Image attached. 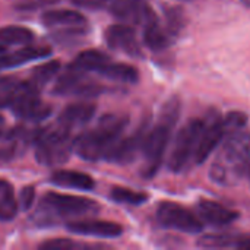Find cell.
I'll list each match as a JSON object with an SVG mask.
<instances>
[{"mask_svg": "<svg viewBox=\"0 0 250 250\" xmlns=\"http://www.w3.org/2000/svg\"><path fill=\"white\" fill-rule=\"evenodd\" d=\"M179 114H180L179 100L177 98L168 100L161 110L157 126L148 130L142 146V152L145 157V164L142 168L144 177L146 179L154 177L155 173L160 170V166L163 163L164 154L168 146L171 130L179 120Z\"/></svg>", "mask_w": 250, "mask_h": 250, "instance_id": "obj_3", "label": "cell"}, {"mask_svg": "<svg viewBox=\"0 0 250 250\" xmlns=\"http://www.w3.org/2000/svg\"><path fill=\"white\" fill-rule=\"evenodd\" d=\"M66 229L73 234L94 236L103 239H114L123 234V227L111 221H98V220H79L70 221L66 224Z\"/></svg>", "mask_w": 250, "mask_h": 250, "instance_id": "obj_12", "label": "cell"}, {"mask_svg": "<svg viewBox=\"0 0 250 250\" xmlns=\"http://www.w3.org/2000/svg\"><path fill=\"white\" fill-rule=\"evenodd\" d=\"M76 248H86L83 245H78L75 242H72L70 239H53L48 242H44L42 245H40V249L42 250H72Z\"/></svg>", "mask_w": 250, "mask_h": 250, "instance_id": "obj_26", "label": "cell"}, {"mask_svg": "<svg viewBox=\"0 0 250 250\" xmlns=\"http://www.w3.org/2000/svg\"><path fill=\"white\" fill-rule=\"evenodd\" d=\"M72 3L78 7H83V9H103L105 6L104 0H72Z\"/></svg>", "mask_w": 250, "mask_h": 250, "instance_id": "obj_28", "label": "cell"}, {"mask_svg": "<svg viewBox=\"0 0 250 250\" xmlns=\"http://www.w3.org/2000/svg\"><path fill=\"white\" fill-rule=\"evenodd\" d=\"M111 59L100 50H86L76 56V59L70 63V67L82 72H98Z\"/></svg>", "mask_w": 250, "mask_h": 250, "instance_id": "obj_20", "label": "cell"}, {"mask_svg": "<svg viewBox=\"0 0 250 250\" xmlns=\"http://www.w3.org/2000/svg\"><path fill=\"white\" fill-rule=\"evenodd\" d=\"M4 51H6V48H4V47H3V45L0 44V54H3Z\"/></svg>", "mask_w": 250, "mask_h": 250, "instance_id": "obj_33", "label": "cell"}, {"mask_svg": "<svg viewBox=\"0 0 250 250\" xmlns=\"http://www.w3.org/2000/svg\"><path fill=\"white\" fill-rule=\"evenodd\" d=\"M250 133L242 129L229 135L209 168L212 183L220 186H234L249 171Z\"/></svg>", "mask_w": 250, "mask_h": 250, "instance_id": "obj_1", "label": "cell"}, {"mask_svg": "<svg viewBox=\"0 0 250 250\" xmlns=\"http://www.w3.org/2000/svg\"><path fill=\"white\" fill-rule=\"evenodd\" d=\"M56 0H28V1H22L19 3L16 7L18 9H22V10H34V9H38V7H42L48 3H54Z\"/></svg>", "mask_w": 250, "mask_h": 250, "instance_id": "obj_29", "label": "cell"}, {"mask_svg": "<svg viewBox=\"0 0 250 250\" xmlns=\"http://www.w3.org/2000/svg\"><path fill=\"white\" fill-rule=\"evenodd\" d=\"M158 223L171 230H177L188 234H198L204 230V223L198 214L176 202H163L157 209Z\"/></svg>", "mask_w": 250, "mask_h": 250, "instance_id": "obj_7", "label": "cell"}, {"mask_svg": "<svg viewBox=\"0 0 250 250\" xmlns=\"http://www.w3.org/2000/svg\"><path fill=\"white\" fill-rule=\"evenodd\" d=\"M86 21L82 13L69 9H53L42 15L45 26H81Z\"/></svg>", "mask_w": 250, "mask_h": 250, "instance_id": "obj_18", "label": "cell"}, {"mask_svg": "<svg viewBox=\"0 0 250 250\" xmlns=\"http://www.w3.org/2000/svg\"><path fill=\"white\" fill-rule=\"evenodd\" d=\"M240 1H242L246 7H250V0H240Z\"/></svg>", "mask_w": 250, "mask_h": 250, "instance_id": "obj_32", "label": "cell"}, {"mask_svg": "<svg viewBox=\"0 0 250 250\" xmlns=\"http://www.w3.org/2000/svg\"><path fill=\"white\" fill-rule=\"evenodd\" d=\"M196 214L202 220V223L214 227H226L239 220V212L208 199L199 201V204L196 205Z\"/></svg>", "mask_w": 250, "mask_h": 250, "instance_id": "obj_13", "label": "cell"}, {"mask_svg": "<svg viewBox=\"0 0 250 250\" xmlns=\"http://www.w3.org/2000/svg\"><path fill=\"white\" fill-rule=\"evenodd\" d=\"M34 40V32L29 28L10 25L0 28V42L3 44H29Z\"/></svg>", "mask_w": 250, "mask_h": 250, "instance_id": "obj_22", "label": "cell"}, {"mask_svg": "<svg viewBox=\"0 0 250 250\" xmlns=\"http://www.w3.org/2000/svg\"><path fill=\"white\" fill-rule=\"evenodd\" d=\"M4 135V119L3 116H0V136Z\"/></svg>", "mask_w": 250, "mask_h": 250, "instance_id": "obj_31", "label": "cell"}, {"mask_svg": "<svg viewBox=\"0 0 250 250\" xmlns=\"http://www.w3.org/2000/svg\"><path fill=\"white\" fill-rule=\"evenodd\" d=\"M100 205L88 198L48 192L42 196L34 220L40 226H51L66 218L86 217L97 214Z\"/></svg>", "mask_w": 250, "mask_h": 250, "instance_id": "obj_4", "label": "cell"}, {"mask_svg": "<svg viewBox=\"0 0 250 250\" xmlns=\"http://www.w3.org/2000/svg\"><path fill=\"white\" fill-rule=\"evenodd\" d=\"M35 158L40 164L47 167H57L69 161L73 151V141L70 139V129L62 123L44 127L35 139Z\"/></svg>", "mask_w": 250, "mask_h": 250, "instance_id": "obj_5", "label": "cell"}, {"mask_svg": "<svg viewBox=\"0 0 250 250\" xmlns=\"http://www.w3.org/2000/svg\"><path fill=\"white\" fill-rule=\"evenodd\" d=\"M19 209L15 199L13 188L9 182L0 179V221H12Z\"/></svg>", "mask_w": 250, "mask_h": 250, "instance_id": "obj_21", "label": "cell"}, {"mask_svg": "<svg viewBox=\"0 0 250 250\" xmlns=\"http://www.w3.org/2000/svg\"><path fill=\"white\" fill-rule=\"evenodd\" d=\"M60 70V62L59 60H51L47 63H42L40 66H35L32 69V78L29 79L31 82H34L40 89L44 83H47L48 81H51Z\"/></svg>", "mask_w": 250, "mask_h": 250, "instance_id": "obj_25", "label": "cell"}, {"mask_svg": "<svg viewBox=\"0 0 250 250\" xmlns=\"http://www.w3.org/2000/svg\"><path fill=\"white\" fill-rule=\"evenodd\" d=\"M104 1H105V4H107V3H111V1H119V0H104Z\"/></svg>", "mask_w": 250, "mask_h": 250, "instance_id": "obj_34", "label": "cell"}, {"mask_svg": "<svg viewBox=\"0 0 250 250\" xmlns=\"http://www.w3.org/2000/svg\"><path fill=\"white\" fill-rule=\"evenodd\" d=\"M234 249H242V250H250V234L248 236H240L237 243H236V248Z\"/></svg>", "mask_w": 250, "mask_h": 250, "instance_id": "obj_30", "label": "cell"}, {"mask_svg": "<svg viewBox=\"0 0 250 250\" xmlns=\"http://www.w3.org/2000/svg\"><path fill=\"white\" fill-rule=\"evenodd\" d=\"M231 135L224 117H215L212 120H205V126L195 152L193 163L196 166L202 164L207 161V158L223 144V141Z\"/></svg>", "mask_w": 250, "mask_h": 250, "instance_id": "obj_9", "label": "cell"}, {"mask_svg": "<svg viewBox=\"0 0 250 250\" xmlns=\"http://www.w3.org/2000/svg\"><path fill=\"white\" fill-rule=\"evenodd\" d=\"M98 73L111 81L125 82V83H136L139 81V72L136 67L130 64H125V63H114L111 60L105 63L98 70Z\"/></svg>", "mask_w": 250, "mask_h": 250, "instance_id": "obj_19", "label": "cell"}, {"mask_svg": "<svg viewBox=\"0 0 250 250\" xmlns=\"http://www.w3.org/2000/svg\"><path fill=\"white\" fill-rule=\"evenodd\" d=\"M105 42L111 50L122 51L130 57H141V45L136 38L135 29L129 23H117L107 28L105 34Z\"/></svg>", "mask_w": 250, "mask_h": 250, "instance_id": "obj_10", "label": "cell"}, {"mask_svg": "<svg viewBox=\"0 0 250 250\" xmlns=\"http://www.w3.org/2000/svg\"><path fill=\"white\" fill-rule=\"evenodd\" d=\"M50 182L56 186L66 189L78 190H92L95 188V180L85 173L70 171V170H57L51 174Z\"/></svg>", "mask_w": 250, "mask_h": 250, "instance_id": "obj_16", "label": "cell"}, {"mask_svg": "<svg viewBox=\"0 0 250 250\" xmlns=\"http://www.w3.org/2000/svg\"><path fill=\"white\" fill-rule=\"evenodd\" d=\"M248 173H249V177H250V166H249V171H248Z\"/></svg>", "mask_w": 250, "mask_h": 250, "instance_id": "obj_35", "label": "cell"}, {"mask_svg": "<svg viewBox=\"0 0 250 250\" xmlns=\"http://www.w3.org/2000/svg\"><path fill=\"white\" fill-rule=\"evenodd\" d=\"M95 105L92 103H75L63 108L59 116V123L69 127L70 130L76 126L88 123L95 114Z\"/></svg>", "mask_w": 250, "mask_h": 250, "instance_id": "obj_15", "label": "cell"}, {"mask_svg": "<svg viewBox=\"0 0 250 250\" xmlns=\"http://www.w3.org/2000/svg\"><path fill=\"white\" fill-rule=\"evenodd\" d=\"M35 201V189L32 186H25L22 190H21V196H19V207L23 209V211H28L32 204Z\"/></svg>", "mask_w": 250, "mask_h": 250, "instance_id": "obj_27", "label": "cell"}, {"mask_svg": "<svg viewBox=\"0 0 250 250\" xmlns=\"http://www.w3.org/2000/svg\"><path fill=\"white\" fill-rule=\"evenodd\" d=\"M146 133H148L146 125H142L129 138L119 139L111 146V149L104 155V158L107 161L116 163V164H129V163H132L136 158L138 152L142 151V146H144V141H145Z\"/></svg>", "mask_w": 250, "mask_h": 250, "instance_id": "obj_11", "label": "cell"}, {"mask_svg": "<svg viewBox=\"0 0 250 250\" xmlns=\"http://www.w3.org/2000/svg\"><path fill=\"white\" fill-rule=\"evenodd\" d=\"M240 236L234 234H207L198 240V246L204 249H226L236 248Z\"/></svg>", "mask_w": 250, "mask_h": 250, "instance_id": "obj_24", "label": "cell"}, {"mask_svg": "<svg viewBox=\"0 0 250 250\" xmlns=\"http://www.w3.org/2000/svg\"><path fill=\"white\" fill-rule=\"evenodd\" d=\"M176 32L177 29L170 23L164 26L160 23L158 18H155L144 26V44L152 51H163L173 44Z\"/></svg>", "mask_w": 250, "mask_h": 250, "instance_id": "obj_14", "label": "cell"}, {"mask_svg": "<svg viewBox=\"0 0 250 250\" xmlns=\"http://www.w3.org/2000/svg\"><path fill=\"white\" fill-rule=\"evenodd\" d=\"M50 53L51 51L47 47H23L15 53H9V54L3 53L0 54V69H10L28 62L45 59L50 56Z\"/></svg>", "mask_w": 250, "mask_h": 250, "instance_id": "obj_17", "label": "cell"}, {"mask_svg": "<svg viewBox=\"0 0 250 250\" xmlns=\"http://www.w3.org/2000/svg\"><path fill=\"white\" fill-rule=\"evenodd\" d=\"M103 92V85L88 79L85 76V72L73 69L70 66L63 75H60L53 88L54 95H73L81 98H94Z\"/></svg>", "mask_w": 250, "mask_h": 250, "instance_id": "obj_8", "label": "cell"}, {"mask_svg": "<svg viewBox=\"0 0 250 250\" xmlns=\"http://www.w3.org/2000/svg\"><path fill=\"white\" fill-rule=\"evenodd\" d=\"M127 123L129 117L125 114L103 116L92 130L82 133L73 141V151L85 161L104 158L111 146L120 139Z\"/></svg>", "mask_w": 250, "mask_h": 250, "instance_id": "obj_2", "label": "cell"}, {"mask_svg": "<svg viewBox=\"0 0 250 250\" xmlns=\"http://www.w3.org/2000/svg\"><path fill=\"white\" fill-rule=\"evenodd\" d=\"M110 198L117 204L133 205V207H139L149 199V196L146 193L136 192V190H132L127 188H113L110 192Z\"/></svg>", "mask_w": 250, "mask_h": 250, "instance_id": "obj_23", "label": "cell"}, {"mask_svg": "<svg viewBox=\"0 0 250 250\" xmlns=\"http://www.w3.org/2000/svg\"><path fill=\"white\" fill-rule=\"evenodd\" d=\"M204 126H205V120L193 119V120H189L177 133V138L174 141V146L171 149L170 160H168V167L171 171L180 173L189 166V163L193 161Z\"/></svg>", "mask_w": 250, "mask_h": 250, "instance_id": "obj_6", "label": "cell"}]
</instances>
